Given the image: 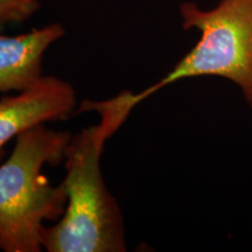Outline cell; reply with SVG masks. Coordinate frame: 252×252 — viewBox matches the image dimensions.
<instances>
[{
    "label": "cell",
    "mask_w": 252,
    "mask_h": 252,
    "mask_svg": "<svg viewBox=\"0 0 252 252\" xmlns=\"http://www.w3.org/2000/svg\"><path fill=\"white\" fill-rule=\"evenodd\" d=\"M96 110L99 124L71 137L64 154L61 182L67 206L61 219L43 226L40 242L48 252H124L125 226L121 208L106 188L100 169L105 145L132 109L123 94L111 99L86 100L78 110Z\"/></svg>",
    "instance_id": "1"
},
{
    "label": "cell",
    "mask_w": 252,
    "mask_h": 252,
    "mask_svg": "<svg viewBox=\"0 0 252 252\" xmlns=\"http://www.w3.org/2000/svg\"><path fill=\"white\" fill-rule=\"evenodd\" d=\"M71 134L40 124L17 137L11 156L0 165V250L39 252L45 220L61 219L67 195L42 173L64 160Z\"/></svg>",
    "instance_id": "2"
},
{
    "label": "cell",
    "mask_w": 252,
    "mask_h": 252,
    "mask_svg": "<svg viewBox=\"0 0 252 252\" xmlns=\"http://www.w3.org/2000/svg\"><path fill=\"white\" fill-rule=\"evenodd\" d=\"M180 14L185 30L196 28L200 40L165 77L140 93H131L132 104L138 105L178 81L219 76L235 82L252 108V0H222L210 11L184 2Z\"/></svg>",
    "instance_id": "3"
},
{
    "label": "cell",
    "mask_w": 252,
    "mask_h": 252,
    "mask_svg": "<svg viewBox=\"0 0 252 252\" xmlns=\"http://www.w3.org/2000/svg\"><path fill=\"white\" fill-rule=\"evenodd\" d=\"M76 103L71 84L55 76H42L28 89L0 99V161L9 140L36 125L68 118Z\"/></svg>",
    "instance_id": "4"
},
{
    "label": "cell",
    "mask_w": 252,
    "mask_h": 252,
    "mask_svg": "<svg viewBox=\"0 0 252 252\" xmlns=\"http://www.w3.org/2000/svg\"><path fill=\"white\" fill-rule=\"evenodd\" d=\"M63 34L61 25L52 24L21 35H0V93L34 86L43 76L46 50Z\"/></svg>",
    "instance_id": "5"
},
{
    "label": "cell",
    "mask_w": 252,
    "mask_h": 252,
    "mask_svg": "<svg viewBox=\"0 0 252 252\" xmlns=\"http://www.w3.org/2000/svg\"><path fill=\"white\" fill-rule=\"evenodd\" d=\"M39 7L37 0H0V30L7 24L27 20Z\"/></svg>",
    "instance_id": "6"
}]
</instances>
